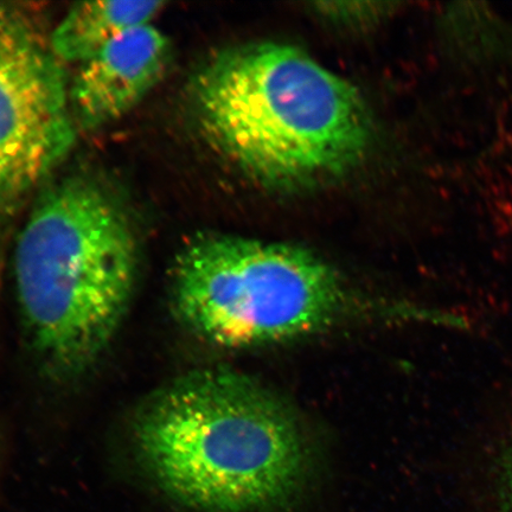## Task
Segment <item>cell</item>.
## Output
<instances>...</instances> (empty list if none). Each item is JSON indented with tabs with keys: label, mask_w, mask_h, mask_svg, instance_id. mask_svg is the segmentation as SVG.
<instances>
[{
	"label": "cell",
	"mask_w": 512,
	"mask_h": 512,
	"mask_svg": "<svg viewBox=\"0 0 512 512\" xmlns=\"http://www.w3.org/2000/svg\"><path fill=\"white\" fill-rule=\"evenodd\" d=\"M170 285L179 322L226 349L317 334L352 304L341 275L307 249L224 234L191 239L177 255Z\"/></svg>",
	"instance_id": "4"
},
{
	"label": "cell",
	"mask_w": 512,
	"mask_h": 512,
	"mask_svg": "<svg viewBox=\"0 0 512 512\" xmlns=\"http://www.w3.org/2000/svg\"><path fill=\"white\" fill-rule=\"evenodd\" d=\"M143 469L196 512H294L311 471L292 409L238 371H191L152 394L133 418Z\"/></svg>",
	"instance_id": "1"
},
{
	"label": "cell",
	"mask_w": 512,
	"mask_h": 512,
	"mask_svg": "<svg viewBox=\"0 0 512 512\" xmlns=\"http://www.w3.org/2000/svg\"><path fill=\"white\" fill-rule=\"evenodd\" d=\"M163 2L76 3L49 35L51 49L62 62L82 63L127 31L151 24Z\"/></svg>",
	"instance_id": "7"
},
{
	"label": "cell",
	"mask_w": 512,
	"mask_h": 512,
	"mask_svg": "<svg viewBox=\"0 0 512 512\" xmlns=\"http://www.w3.org/2000/svg\"><path fill=\"white\" fill-rule=\"evenodd\" d=\"M138 267L131 217L104 185L72 177L44 192L19 235L15 279L25 334L49 375L76 379L105 354Z\"/></svg>",
	"instance_id": "3"
},
{
	"label": "cell",
	"mask_w": 512,
	"mask_h": 512,
	"mask_svg": "<svg viewBox=\"0 0 512 512\" xmlns=\"http://www.w3.org/2000/svg\"><path fill=\"white\" fill-rule=\"evenodd\" d=\"M170 42L152 24L127 31L79 64L69 86L76 126L95 130L120 119L162 80Z\"/></svg>",
	"instance_id": "6"
},
{
	"label": "cell",
	"mask_w": 512,
	"mask_h": 512,
	"mask_svg": "<svg viewBox=\"0 0 512 512\" xmlns=\"http://www.w3.org/2000/svg\"><path fill=\"white\" fill-rule=\"evenodd\" d=\"M191 100L210 146L275 190L313 188L348 174L374 140L357 89L286 44L220 51L195 75Z\"/></svg>",
	"instance_id": "2"
},
{
	"label": "cell",
	"mask_w": 512,
	"mask_h": 512,
	"mask_svg": "<svg viewBox=\"0 0 512 512\" xmlns=\"http://www.w3.org/2000/svg\"><path fill=\"white\" fill-rule=\"evenodd\" d=\"M499 497L504 512H512V438L501 454L498 465Z\"/></svg>",
	"instance_id": "8"
},
{
	"label": "cell",
	"mask_w": 512,
	"mask_h": 512,
	"mask_svg": "<svg viewBox=\"0 0 512 512\" xmlns=\"http://www.w3.org/2000/svg\"><path fill=\"white\" fill-rule=\"evenodd\" d=\"M75 139L66 73L49 36L27 11L0 3V208L46 178Z\"/></svg>",
	"instance_id": "5"
}]
</instances>
